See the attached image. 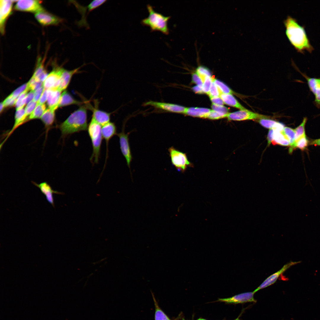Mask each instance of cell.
<instances>
[{
  "mask_svg": "<svg viewBox=\"0 0 320 320\" xmlns=\"http://www.w3.org/2000/svg\"><path fill=\"white\" fill-rule=\"evenodd\" d=\"M258 121L263 127L270 129L282 131L285 127L283 124L268 118L260 119Z\"/></svg>",
  "mask_w": 320,
  "mask_h": 320,
  "instance_id": "cell-21",
  "label": "cell"
},
{
  "mask_svg": "<svg viewBox=\"0 0 320 320\" xmlns=\"http://www.w3.org/2000/svg\"><path fill=\"white\" fill-rule=\"evenodd\" d=\"M17 99L10 94L3 102L4 107H11L15 105Z\"/></svg>",
  "mask_w": 320,
  "mask_h": 320,
  "instance_id": "cell-44",
  "label": "cell"
},
{
  "mask_svg": "<svg viewBox=\"0 0 320 320\" xmlns=\"http://www.w3.org/2000/svg\"><path fill=\"white\" fill-rule=\"evenodd\" d=\"M211 107L213 110L227 115L229 113V109L223 105H217L212 104L211 105Z\"/></svg>",
  "mask_w": 320,
  "mask_h": 320,
  "instance_id": "cell-43",
  "label": "cell"
},
{
  "mask_svg": "<svg viewBox=\"0 0 320 320\" xmlns=\"http://www.w3.org/2000/svg\"><path fill=\"white\" fill-rule=\"evenodd\" d=\"M285 34L290 42L297 51L303 54L305 50L311 53L314 50L307 36L304 26L290 15L284 21Z\"/></svg>",
  "mask_w": 320,
  "mask_h": 320,
  "instance_id": "cell-1",
  "label": "cell"
},
{
  "mask_svg": "<svg viewBox=\"0 0 320 320\" xmlns=\"http://www.w3.org/2000/svg\"><path fill=\"white\" fill-rule=\"evenodd\" d=\"M234 320H240V319H239V317H238L236 319H235Z\"/></svg>",
  "mask_w": 320,
  "mask_h": 320,
  "instance_id": "cell-57",
  "label": "cell"
},
{
  "mask_svg": "<svg viewBox=\"0 0 320 320\" xmlns=\"http://www.w3.org/2000/svg\"><path fill=\"white\" fill-rule=\"evenodd\" d=\"M272 143L274 145L278 144L285 146L290 145L289 140L282 132L276 130H274L273 140Z\"/></svg>",
  "mask_w": 320,
  "mask_h": 320,
  "instance_id": "cell-26",
  "label": "cell"
},
{
  "mask_svg": "<svg viewBox=\"0 0 320 320\" xmlns=\"http://www.w3.org/2000/svg\"><path fill=\"white\" fill-rule=\"evenodd\" d=\"M55 111L53 109L49 108L45 110L41 118L47 130L54 121Z\"/></svg>",
  "mask_w": 320,
  "mask_h": 320,
  "instance_id": "cell-24",
  "label": "cell"
},
{
  "mask_svg": "<svg viewBox=\"0 0 320 320\" xmlns=\"http://www.w3.org/2000/svg\"><path fill=\"white\" fill-rule=\"evenodd\" d=\"M29 90L27 88L17 98L15 105L16 110L23 108L26 104V97Z\"/></svg>",
  "mask_w": 320,
  "mask_h": 320,
  "instance_id": "cell-31",
  "label": "cell"
},
{
  "mask_svg": "<svg viewBox=\"0 0 320 320\" xmlns=\"http://www.w3.org/2000/svg\"><path fill=\"white\" fill-rule=\"evenodd\" d=\"M106 1L105 0H95L92 1L87 6L89 11H91L99 7Z\"/></svg>",
  "mask_w": 320,
  "mask_h": 320,
  "instance_id": "cell-42",
  "label": "cell"
},
{
  "mask_svg": "<svg viewBox=\"0 0 320 320\" xmlns=\"http://www.w3.org/2000/svg\"><path fill=\"white\" fill-rule=\"evenodd\" d=\"M196 72L202 79L203 82L206 77H211V73L209 70L203 66H199L196 69Z\"/></svg>",
  "mask_w": 320,
  "mask_h": 320,
  "instance_id": "cell-35",
  "label": "cell"
},
{
  "mask_svg": "<svg viewBox=\"0 0 320 320\" xmlns=\"http://www.w3.org/2000/svg\"><path fill=\"white\" fill-rule=\"evenodd\" d=\"M183 320H185L183 319Z\"/></svg>",
  "mask_w": 320,
  "mask_h": 320,
  "instance_id": "cell-58",
  "label": "cell"
},
{
  "mask_svg": "<svg viewBox=\"0 0 320 320\" xmlns=\"http://www.w3.org/2000/svg\"><path fill=\"white\" fill-rule=\"evenodd\" d=\"M227 117L230 121H240L268 118H270V116L254 112L247 109L240 110L229 113L227 115Z\"/></svg>",
  "mask_w": 320,
  "mask_h": 320,
  "instance_id": "cell-6",
  "label": "cell"
},
{
  "mask_svg": "<svg viewBox=\"0 0 320 320\" xmlns=\"http://www.w3.org/2000/svg\"><path fill=\"white\" fill-rule=\"evenodd\" d=\"M311 144L313 145L320 146V139L314 140L311 143Z\"/></svg>",
  "mask_w": 320,
  "mask_h": 320,
  "instance_id": "cell-54",
  "label": "cell"
},
{
  "mask_svg": "<svg viewBox=\"0 0 320 320\" xmlns=\"http://www.w3.org/2000/svg\"><path fill=\"white\" fill-rule=\"evenodd\" d=\"M305 76L307 80L308 86L310 90L314 94L318 83V78H310Z\"/></svg>",
  "mask_w": 320,
  "mask_h": 320,
  "instance_id": "cell-38",
  "label": "cell"
},
{
  "mask_svg": "<svg viewBox=\"0 0 320 320\" xmlns=\"http://www.w3.org/2000/svg\"><path fill=\"white\" fill-rule=\"evenodd\" d=\"M192 80L193 82L197 85L202 87L203 82L196 72L192 74Z\"/></svg>",
  "mask_w": 320,
  "mask_h": 320,
  "instance_id": "cell-46",
  "label": "cell"
},
{
  "mask_svg": "<svg viewBox=\"0 0 320 320\" xmlns=\"http://www.w3.org/2000/svg\"><path fill=\"white\" fill-rule=\"evenodd\" d=\"M314 95L315 96V102L318 106H319L320 105V80Z\"/></svg>",
  "mask_w": 320,
  "mask_h": 320,
  "instance_id": "cell-47",
  "label": "cell"
},
{
  "mask_svg": "<svg viewBox=\"0 0 320 320\" xmlns=\"http://www.w3.org/2000/svg\"><path fill=\"white\" fill-rule=\"evenodd\" d=\"M27 83V88L31 91H35L43 87V82L39 81L32 76Z\"/></svg>",
  "mask_w": 320,
  "mask_h": 320,
  "instance_id": "cell-34",
  "label": "cell"
},
{
  "mask_svg": "<svg viewBox=\"0 0 320 320\" xmlns=\"http://www.w3.org/2000/svg\"><path fill=\"white\" fill-rule=\"evenodd\" d=\"M274 130L273 129H270L267 136L268 145H269L273 140Z\"/></svg>",
  "mask_w": 320,
  "mask_h": 320,
  "instance_id": "cell-52",
  "label": "cell"
},
{
  "mask_svg": "<svg viewBox=\"0 0 320 320\" xmlns=\"http://www.w3.org/2000/svg\"><path fill=\"white\" fill-rule=\"evenodd\" d=\"M144 106L150 105L168 112L185 113L186 108L177 104L149 101L143 104Z\"/></svg>",
  "mask_w": 320,
  "mask_h": 320,
  "instance_id": "cell-10",
  "label": "cell"
},
{
  "mask_svg": "<svg viewBox=\"0 0 320 320\" xmlns=\"http://www.w3.org/2000/svg\"><path fill=\"white\" fill-rule=\"evenodd\" d=\"M47 89H44L38 102V104H44L47 100Z\"/></svg>",
  "mask_w": 320,
  "mask_h": 320,
  "instance_id": "cell-50",
  "label": "cell"
},
{
  "mask_svg": "<svg viewBox=\"0 0 320 320\" xmlns=\"http://www.w3.org/2000/svg\"><path fill=\"white\" fill-rule=\"evenodd\" d=\"M27 118L28 117L25 115V109L23 108L16 110L15 117V121L14 125L5 140H6L9 136L17 127L22 124L25 122Z\"/></svg>",
  "mask_w": 320,
  "mask_h": 320,
  "instance_id": "cell-20",
  "label": "cell"
},
{
  "mask_svg": "<svg viewBox=\"0 0 320 320\" xmlns=\"http://www.w3.org/2000/svg\"><path fill=\"white\" fill-rule=\"evenodd\" d=\"M197 320H206L204 319H203L200 318V319H197Z\"/></svg>",
  "mask_w": 320,
  "mask_h": 320,
  "instance_id": "cell-56",
  "label": "cell"
},
{
  "mask_svg": "<svg viewBox=\"0 0 320 320\" xmlns=\"http://www.w3.org/2000/svg\"><path fill=\"white\" fill-rule=\"evenodd\" d=\"M13 1L6 0L0 1V27L1 32L2 33L4 32L5 21L11 12Z\"/></svg>",
  "mask_w": 320,
  "mask_h": 320,
  "instance_id": "cell-14",
  "label": "cell"
},
{
  "mask_svg": "<svg viewBox=\"0 0 320 320\" xmlns=\"http://www.w3.org/2000/svg\"><path fill=\"white\" fill-rule=\"evenodd\" d=\"M308 141L306 135H304L295 142L289 148V153H292L293 150L295 148H298L301 150L305 149L307 147Z\"/></svg>",
  "mask_w": 320,
  "mask_h": 320,
  "instance_id": "cell-28",
  "label": "cell"
},
{
  "mask_svg": "<svg viewBox=\"0 0 320 320\" xmlns=\"http://www.w3.org/2000/svg\"><path fill=\"white\" fill-rule=\"evenodd\" d=\"M211 110L209 109L205 108H186L185 113L192 116L206 118Z\"/></svg>",
  "mask_w": 320,
  "mask_h": 320,
  "instance_id": "cell-22",
  "label": "cell"
},
{
  "mask_svg": "<svg viewBox=\"0 0 320 320\" xmlns=\"http://www.w3.org/2000/svg\"><path fill=\"white\" fill-rule=\"evenodd\" d=\"M129 133H125L124 128H123L121 132L117 133V135L119 137L121 152L125 159L128 166L130 169L132 157L129 143Z\"/></svg>",
  "mask_w": 320,
  "mask_h": 320,
  "instance_id": "cell-7",
  "label": "cell"
},
{
  "mask_svg": "<svg viewBox=\"0 0 320 320\" xmlns=\"http://www.w3.org/2000/svg\"><path fill=\"white\" fill-rule=\"evenodd\" d=\"M255 293L253 292H247L236 295L232 297L219 299L218 301L228 303L238 304L247 302H256L254 297Z\"/></svg>",
  "mask_w": 320,
  "mask_h": 320,
  "instance_id": "cell-13",
  "label": "cell"
},
{
  "mask_svg": "<svg viewBox=\"0 0 320 320\" xmlns=\"http://www.w3.org/2000/svg\"><path fill=\"white\" fill-rule=\"evenodd\" d=\"M212 79L210 77L207 76L205 77L203 81L202 89L204 93L209 95Z\"/></svg>",
  "mask_w": 320,
  "mask_h": 320,
  "instance_id": "cell-39",
  "label": "cell"
},
{
  "mask_svg": "<svg viewBox=\"0 0 320 320\" xmlns=\"http://www.w3.org/2000/svg\"><path fill=\"white\" fill-rule=\"evenodd\" d=\"M227 115L223 113L211 110L206 118L211 119H217L226 117Z\"/></svg>",
  "mask_w": 320,
  "mask_h": 320,
  "instance_id": "cell-37",
  "label": "cell"
},
{
  "mask_svg": "<svg viewBox=\"0 0 320 320\" xmlns=\"http://www.w3.org/2000/svg\"><path fill=\"white\" fill-rule=\"evenodd\" d=\"M87 109L85 106L80 107L60 124L59 128L63 137L87 130Z\"/></svg>",
  "mask_w": 320,
  "mask_h": 320,
  "instance_id": "cell-2",
  "label": "cell"
},
{
  "mask_svg": "<svg viewBox=\"0 0 320 320\" xmlns=\"http://www.w3.org/2000/svg\"><path fill=\"white\" fill-rule=\"evenodd\" d=\"M85 103L86 108L89 109L92 112V118L101 126L110 122V113L93 107L87 101H86Z\"/></svg>",
  "mask_w": 320,
  "mask_h": 320,
  "instance_id": "cell-15",
  "label": "cell"
},
{
  "mask_svg": "<svg viewBox=\"0 0 320 320\" xmlns=\"http://www.w3.org/2000/svg\"><path fill=\"white\" fill-rule=\"evenodd\" d=\"M61 92L57 89H47V102L49 108L55 110L58 108Z\"/></svg>",
  "mask_w": 320,
  "mask_h": 320,
  "instance_id": "cell-18",
  "label": "cell"
},
{
  "mask_svg": "<svg viewBox=\"0 0 320 320\" xmlns=\"http://www.w3.org/2000/svg\"><path fill=\"white\" fill-rule=\"evenodd\" d=\"M82 102L75 99L68 92L65 90L62 93L58 107L71 105H81Z\"/></svg>",
  "mask_w": 320,
  "mask_h": 320,
  "instance_id": "cell-23",
  "label": "cell"
},
{
  "mask_svg": "<svg viewBox=\"0 0 320 320\" xmlns=\"http://www.w3.org/2000/svg\"><path fill=\"white\" fill-rule=\"evenodd\" d=\"M147 6L149 15L147 17L142 20L141 23L149 26L152 31H158L165 34H168L169 30L168 22L171 16H165L156 12L149 4H147Z\"/></svg>",
  "mask_w": 320,
  "mask_h": 320,
  "instance_id": "cell-3",
  "label": "cell"
},
{
  "mask_svg": "<svg viewBox=\"0 0 320 320\" xmlns=\"http://www.w3.org/2000/svg\"><path fill=\"white\" fill-rule=\"evenodd\" d=\"M220 97L224 103L228 105L238 108L240 110L247 109L242 106L232 94L221 93Z\"/></svg>",
  "mask_w": 320,
  "mask_h": 320,
  "instance_id": "cell-25",
  "label": "cell"
},
{
  "mask_svg": "<svg viewBox=\"0 0 320 320\" xmlns=\"http://www.w3.org/2000/svg\"><path fill=\"white\" fill-rule=\"evenodd\" d=\"M301 261L289 262L284 265L279 271L273 273L268 277L253 292L255 293L259 290L266 288L273 284L276 281L280 276L284 272L287 270L292 266L299 263Z\"/></svg>",
  "mask_w": 320,
  "mask_h": 320,
  "instance_id": "cell-11",
  "label": "cell"
},
{
  "mask_svg": "<svg viewBox=\"0 0 320 320\" xmlns=\"http://www.w3.org/2000/svg\"><path fill=\"white\" fill-rule=\"evenodd\" d=\"M46 106L44 104H37L31 113L28 116L26 122L29 120L36 119H41L45 111Z\"/></svg>",
  "mask_w": 320,
  "mask_h": 320,
  "instance_id": "cell-27",
  "label": "cell"
},
{
  "mask_svg": "<svg viewBox=\"0 0 320 320\" xmlns=\"http://www.w3.org/2000/svg\"><path fill=\"white\" fill-rule=\"evenodd\" d=\"M101 131L103 137L106 143V159L108 154V142L114 135H117L116 127L114 123L110 122L102 126Z\"/></svg>",
  "mask_w": 320,
  "mask_h": 320,
  "instance_id": "cell-17",
  "label": "cell"
},
{
  "mask_svg": "<svg viewBox=\"0 0 320 320\" xmlns=\"http://www.w3.org/2000/svg\"><path fill=\"white\" fill-rule=\"evenodd\" d=\"M31 182L40 189L41 193L45 196L47 201L54 207L55 204L53 194L55 193L63 195L64 194L63 192L53 190L51 186L46 182H42L39 184H38L33 181H31Z\"/></svg>",
  "mask_w": 320,
  "mask_h": 320,
  "instance_id": "cell-16",
  "label": "cell"
},
{
  "mask_svg": "<svg viewBox=\"0 0 320 320\" xmlns=\"http://www.w3.org/2000/svg\"><path fill=\"white\" fill-rule=\"evenodd\" d=\"M212 104L220 105H223L224 103L220 96L210 97Z\"/></svg>",
  "mask_w": 320,
  "mask_h": 320,
  "instance_id": "cell-48",
  "label": "cell"
},
{
  "mask_svg": "<svg viewBox=\"0 0 320 320\" xmlns=\"http://www.w3.org/2000/svg\"><path fill=\"white\" fill-rule=\"evenodd\" d=\"M27 83L17 88L10 95L17 99L20 95L27 88Z\"/></svg>",
  "mask_w": 320,
  "mask_h": 320,
  "instance_id": "cell-45",
  "label": "cell"
},
{
  "mask_svg": "<svg viewBox=\"0 0 320 320\" xmlns=\"http://www.w3.org/2000/svg\"><path fill=\"white\" fill-rule=\"evenodd\" d=\"M79 68L68 71L63 69L61 77L60 82L57 89L61 91L65 90L68 87L72 76L79 71Z\"/></svg>",
  "mask_w": 320,
  "mask_h": 320,
  "instance_id": "cell-19",
  "label": "cell"
},
{
  "mask_svg": "<svg viewBox=\"0 0 320 320\" xmlns=\"http://www.w3.org/2000/svg\"><path fill=\"white\" fill-rule=\"evenodd\" d=\"M221 94L219 89L212 80L208 95L209 97L220 96Z\"/></svg>",
  "mask_w": 320,
  "mask_h": 320,
  "instance_id": "cell-40",
  "label": "cell"
},
{
  "mask_svg": "<svg viewBox=\"0 0 320 320\" xmlns=\"http://www.w3.org/2000/svg\"><path fill=\"white\" fill-rule=\"evenodd\" d=\"M101 126L93 118L88 125L87 131L91 139L93 148L91 161L97 163L100 156L102 140Z\"/></svg>",
  "mask_w": 320,
  "mask_h": 320,
  "instance_id": "cell-4",
  "label": "cell"
},
{
  "mask_svg": "<svg viewBox=\"0 0 320 320\" xmlns=\"http://www.w3.org/2000/svg\"><path fill=\"white\" fill-rule=\"evenodd\" d=\"M168 150L171 163L178 171L183 172L191 164L185 153L173 147H170Z\"/></svg>",
  "mask_w": 320,
  "mask_h": 320,
  "instance_id": "cell-5",
  "label": "cell"
},
{
  "mask_svg": "<svg viewBox=\"0 0 320 320\" xmlns=\"http://www.w3.org/2000/svg\"><path fill=\"white\" fill-rule=\"evenodd\" d=\"M212 80L219 89L221 93L231 94H235L233 90L222 81L216 79H212Z\"/></svg>",
  "mask_w": 320,
  "mask_h": 320,
  "instance_id": "cell-32",
  "label": "cell"
},
{
  "mask_svg": "<svg viewBox=\"0 0 320 320\" xmlns=\"http://www.w3.org/2000/svg\"><path fill=\"white\" fill-rule=\"evenodd\" d=\"M15 8L17 10L35 13L44 9L41 4L40 1L34 0L17 1Z\"/></svg>",
  "mask_w": 320,
  "mask_h": 320,
  "instance_id": "cell-9",
  "label": "cell"
},
{
  "mask_svg": "<svg viewBox=\"0 0 320 320\" xmlns=\"http://www.w3.org/2000/svg\"><path fill=\"white\" fill-rule=\"evenodd\" d=\"M289 140L291 146L295 142V129L288 127H285L281 131Z\"/></svg>",
  "mask_w": 320,
  "mask_h": 320,
  "instance_id": "cell-29",
  "label": "cell"
},
{
  "mask_svg": "<svg viewBox=\"0 0 320 320\" xmlns=\"http://www.w3.org/2000/svg\"><path fill=\"white\" fill-rule=\"evenodd\" d=\"M35 18L41 24L44 26L55 25L62 21V20L44 9L35 14Z\"/></svg>",
  "mask_w": 320,
  "mask_h": 320,
  "instance_id": "cell-12",
  "label": "cell"
},
{
  "mask_svg": "<svg viewBox=\"0 0 320 320\" xmlns=\"http://www.w3.org/2000/svg\"><path fill=\"white\" fill-rule=\"evenodd\" d=\"M0 113L3 111L4 108V107L3 102H1L0 104Z\"/></svg>",
  "mask_w": 320,
  "mask_h": 320,
  "instance_id": "cell-55",
  "label": "cell"
},
{
  "mask_svg": "<svg viewBox=\"0 0 320 320\" xmlns=\"http://www.w3.org/2000/svg\"><path fill=\"white\" fill-rule=\"evenodd\" d=\"M307 120L306 117L304 118L300 125L295 129V141L302 136L305 135V127Z\"/></svg>",
  "mask_w": 320,
  "mask_h": 320,
  "instance_id": "cell-33",
  "label": "cell"
},
{
  "mask_svg": "<svg viewBox=\"0 0 320 320\" xmlns=\"http://www.w3.org/2000/svg\"><path fill=\"white\" fill-rule=\"evenodd\" d=\"M63 69L61 67H57L48 75L43 82V87L45 89H58L60 84Z\"/></svg>",
  "mask_w": 320,
  "mask_h": 320,
  "instance_id": "cell-8",
  "label": "cell"
},
{
  "mask_svg": "<svg viewBox=\"0 0 320 320\" xmlns=\"http://www.w3.org/2000/svg\"><path fill=\"white\" fill-rule=\"evenodd\" d=\"M44 89V88L43 86L36 90L35 91L34 97L33 100L38 103Z\"/></svg>",
  "mask_w": 320,
  "mask_h": 320,
  "instance_id": "cell-49",
  "label": "cell"
},
{
  "mask_svg": "<svg viewBox=\"0 0 320 320\" xmlns=\"http://www.w3.org/2000/svg\"><path fill=\"white\" fill-rule=\"evenodd\" d=\"M38 103L32 100L28 103L25 108V115L27 117L33 112L37 105Z\"/></svg>",
  "mask_w": 320,
  "mask_h": 320,
  "instance_id": "cell-41",
  "label": "cell"
},
{
  "mask_svg": "<svg viewBox=\"0 0 320 320\" xmlns=\"http://www.w3.org/2000/svg\"><path fill=\"white\" fill-rule=\"evenodd\" d=\"M44 60H42L41 58H38L36 69L32 77L36 78L45 70L44 68Z\"/></svg>",
  "mask_w": 320,
  "mask_h": 320,
  "instance_id": "cell-36",
  "label": "cell"
},
{
  "mask_svg": "<svg viewBox=\"0 0 320 320\" xmlns=\"http://www.w3.org/2000/svg\"><path fill=\"white\" fill-rule=\"evenodd\" d=\"M35 91L31 90L27 94L26 97V104L33 100L35 95Z\"/></svg>",
  "mask_w": 320,
  "mask_h": 320,
  "instance_id": "cell-51",
  "label": "cell"
},
{
  "mask_svg": "<svg viewBox=\"0 0 320 320\" xmlns=\"http://www.w3.org/2000/svg\"><path fill=\"white\" fill-rule=\"evenodd\" d=\"M155 308V320H171L159 306L153 296Z\"/></svg>",
  "mask_w": 320,
  "mask_h": 320,
  "instance_id": "cell-30",
  "label": "cell"
},
{
  "mask_svg": "<svg viewBox=\"0 0 320 320\" xmlns=\"http://www.w3.org/2000/svg\"><path fill=\"white\" fill-rule=\"evenodd\" d=\"M192 89L194 92L197 93H202L204 92L203 91L202 87L198 85L193 87Z\"/></svg>",
  "mask_w": 320,
  "mask_h": 320,
  "instance_id": "cell-53",
  "label": "cell"
}]
</instances>
